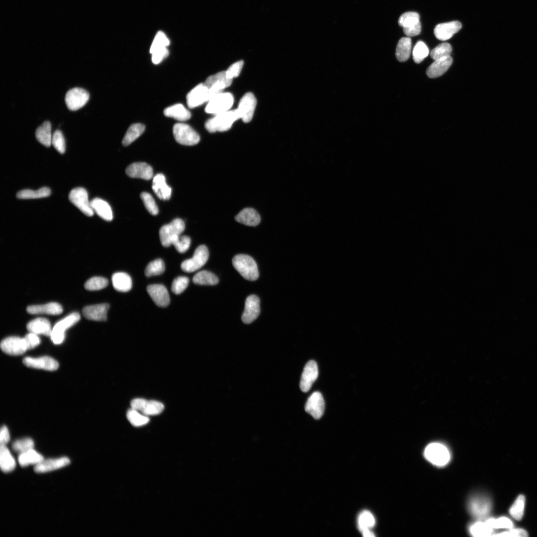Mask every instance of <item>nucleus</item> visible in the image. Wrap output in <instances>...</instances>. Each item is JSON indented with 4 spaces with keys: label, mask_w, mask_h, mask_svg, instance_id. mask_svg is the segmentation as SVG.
<instances>
[{
    "label": "nucleus",
    "mask_w": 537,
    "mask_h": 537,
    "mask_svg": "<svg viewBox=\"0 0 537 537\" xmlns=\"http://www.w3.org/2000/svg\"><path fill=\"white\" fill-rule=\"evenodd\" d=\"M164 114L167 117L181 121L188 120L191 117L189 111L180 103L167 107L164 111Z\"/></svg>",
    "instance_id": "obj_33"
},
{
    "label": "nucleus",
    "mask_w": 537,
    "mask_h": 537,
    "mask_svg": "<svg viewBox=\"0 0 537 537\" xmlns=\"http://www.w3.org/2000/svg\"><path fill=\"white\" fill-rule=\"evenodd\" d=\"M461 27V23L457 20L440 23L435 27L434 33L438 39L445 41L457 33Z\"/></svg>",
    "instance_id": "obj_22"
},
{
    "label": "nucleus",
    "mask_w": 537,
    "mask_h": 537,
    "mask_svg": "<svg viewBox=\"0 0 537 537\" xmlns=\"http://www.w3.org/2000/svg\"><path fill=\"white\" fill-rule=\"evenodd\" d=\"M362 535L365 537H375L374 534L370 531V530H367L363 531L361 532Z\"/></svg>",
    "instance_id": "obj_63"
},
{
    "label": "nucleus",
    "mask_w": 537,
    "mask_h": 537,
    "mask_svg": "<svg viewBox=\"0 0 537 537\" xmlns=\"http://www.w3.org/2000/svg\"><path fill=\"white\" fill-rule=\"evenodd\" d=\"M108 284V281L106 278L100 276H95L86 281L85 287L89 290H98L105 287Z\"/></svg>",
    "instance_id": "obj_49"
},
{
    "label": "nucleus",
    "mask_w": 537,
    "mask_h": 537,
    "mask_svg": "<svg viewBox=\"0 0 537 537\" xmlns=\"http://www.w3.org/2000/svg\"><path fill=\"white\" fill-rule=\"evenodd\" d=\"M127 418L130 423L136 427L146 425L149 421V418L147 416L132 408L127 412Z\"/></svg>",
    "instance_id": "obj_44"
},
{
    "label": "nucleus",
    "mask_w": 537,
    "mask_h": 537,
    "mask_svg": "<svg viewBox=\"0 0 537 537\" xmlns=\"http://www.w3.org/2000/svg\"><path fill=\"white\" fill-rule=\"evenodd\" d=\"M130 404L131 408L146 416L159 414L164 409V405L160 402L142 398L134 399Z\"/></svg>",
    "instance_id": "obj_13"
},
{
    "label": "nucleus",
    "mask_w": 537,
    "mask_h": 537,
    "mask_svg": "<svg viewBox=\"0 0 537 537\" xmlns=\"http://www.w3.org/2000/svg\"><path fill=\"white\" fill-rule=\"evenodd\" d=\"M109 308L107 303H102L85 307L83 313L89 320L104 321L107 319V313Z\"/></svg>",
    "instance_id": "obj_24"
},
{
    "label": "nucleus",
    "mask_w": 537,
    "mask_h": 537,
    "mask_svg": "<svg viewBox=\"0 0 537 537\" xmlns=\"http://www.w3.org/2000/svg\"><path fill=\"white\" fill-rule=\"evenodd\" d=\"M491 503L488 497L481 495H473L468 504L470 513L474 517L482 519L486 517L491 509Z\"/></svg>",
    "instance_id": "obj_9"
},
{
    "label": "nucleus",
    "mask_w": 537,
    "mask_h": 537,
    "mask_svg": "<svg viewBox=\"0 0 537 537\" xmlns=\"http://www.w3.org/2000/svg\"><path fill=\"white\" fill-rule=\"evenodd\" d=\"M27 329L30 332L37 335L50 336L52 328L48 319L45 318H37L27 324Z\"/></svg>",
    "instance_id": "obj_29"
},
{
    "label": "nucleus",
    "mask_w": 537,
    "mask_h": 537,
    "mask_svg": "<svg viewBox=\"0 0 537 537\" xmlns=\"http://www.w3.org/2000/svg\"><path fill=\"white\" fill-rule=\"evenodd\" d=\"M243 64V61L241 60L231 65L226 71L227 77L232 80L238 77L242 70Z\"/></svg>",
    "instance_id": "obj_57"
},
{
    "label": "nucleus",
    "mask_w": 537,
    "mask_h": 537,
    "mask_svg": "<svg viewBox=\"0 0 537 537\" xmlns=\"http://www.w3.org/2000/svg\"><path fill=\"white\" fill-rule=\"evenodd\" d=\"M235 220L239 223L246 225L255 226L260 223L261 217L254 209L246 208L237 215Z\"/></svg>",
    "instance_id": "obj_30"
},
{
    "label": "nucleus",
    "mask_w": 537,
    "mask_h": 537,
    "mask_svg": "<svg viewBox=\"0 0 537 537\" xmlns=\"http://www.w3.org/2000/svg\"><path fill=\"white\" fill-rule=\"evenodd\" d=\"M43 460V456L33 448L20 453L18 457L19 464L22 467L30 464L36 465Z\"/></svg>",
    "instance_id": "obj_35"
},
{
    "label": "nucleus",
    "mask_w": 537,
    "mask_h": 537,
    "mask_svg": "<svg viewBox=\"0 0 537 537\" xmlns=\"http://www.w3.org/2000/svg\"><path fill=\"white\" fill-rule=\"evenodd\" d=\"M0 348L5 354L12 356L22 355L27 350L23 338L17 336L3 339L0 343Z\"/></svg>",
    "instance_id": "obj_15"
},
{
    "label": "nucleus",
    "mask_w": 537,
    "mask_h": 537,
    "mask_svg": "<svg viewBox=\"0 0 537 537\" xmlns=\"http://www.w3.org/2000/svg\"><path fill=\"white\" fill-rule=\"evenodd\" d=\"M112 282L115 289L120 292H127L132 288V279L125 272L114 273L112 276Z\"/></svg>",
    "instance_id": "obj_32"
},
{
    "label": "nucleus",
    "mask_w": 537,
    "mask_h": 537,
    "mask_svg": "<svg viewBox=\"0 0 537 537\" xmlns=\"http://www.w3.org/2000/svg\"><path fill=\"white\" fill-rule=\"evenodd\" d=\"M419 14L413 11L402 14L398 19L399 25L402 27H409L419 22Z\"/></svg>",
    "instance_id": "obj_50"
},
{
    "label": "nucleus",
    "mask_w": 537,
    "mask_h": 537,
    "mask_svg": "<svg viewBox=\"0 0 537 537\" xmlns=\"http://www.w3.org/2000/svg\"><path fill=\"white\" fill-rule=\"evenodd\" d=\"M411 39L409 37H402L398 41L396 48L395 55L400 62L407 61L411 51Z\"/></svg>",
    "instance_id": "obj_36"
},
{
    "label": "nucleus",
    "mask_w": 537,
    "mask_h": 537,
    "mask_svg": "<svg viewBox=\"0 0 537 537\" xmlns=\"http://www.w3.org/2000/svg\"><path fill=\"white\" fill-rule=\"evenodd\" d=\"M152 189L156 195L164 200L170 198L171 188L167 184L165 176L162 174H157L153 179Z\"/></svg>",
    "instance_id": "obj_27"
},
{
    "label": "nucleus",
    "mask_w": 537,
    "mask_h": 537,
    "mask_svg": "<svg viewBox=\"0 0 537 537\" xmlns=\"http://www.w3.org/2000/svg\"><path fill=\"white\" fill-rule=\"evenodd\" d=\"M240 118L237 109L215 115L213 118L208 119L205 123V127L209 132L213 133L216 131H225L228 130L233 123Z\"/></svg>",
    "instance_id": "obj_1"
},
{
    "label": "nucleus",
    "mask_w": 537,
    "mask_h": 537,
    "mask_svg": "<svg viewBox=\"0 0 537 537\" xmlns=\"http://www.w3.org/2000/svg\"><path fill=\"white\" fill-rule=\"evenodd\" d=\"M257 104L256 99L253 93L248 92L241 99L237 110L240 118L245 122H249L252 119Z\"/></svg>",
    "instance_id": "obj_16"
},
{
    "label": "nucleus",
    "mask_w": 537,
    "mask_h": 537,
    "mask_svg": "<svg viewBox=\"0 0 537 537\" xmlns=\"http://www.w3.org/2000/svg\"><path fill=\"white\" fill-rule=\"evenodd\" d=\"M324 409L325 402L321 393L318 391L313 392L306 401L305 411L314 419H319L323 415Z\"/></svg>",
    "instance_id": "obj_18"
},
{
    "label": "nucleus",
    "mask_w": 537,
    "mask_h": 537,
    "mask_svg": "<svg viewBox=\"0 0 537 537\" xmlns=\"http://www.w3.org/2000/svg\"><path fill=\"white\" fill-rule=\"evenodd\" d=\"M429 53L427 45L422 41H418L413 50V58L416 63H421Z\"/></svg>",
    "instance_id": "obj_48"
},
{
    "label": "nucleus",
    "mask_w": 537,
    "mask_h": 537,
    "mask_svg": "<svg viewBox=\"0 0 537 537\" xmlns=\"http://www.w3.org/2000/svg\"><path fill=\"white\" fill-rule=\"evenodd\" d=\"M149 295L159 307H165L170 302V296L166 287L161 284H154L147 287Z\"/></svg>",
    "instance_id": "obj_20"
},
{
    "label": "nucleus",
    "mask_w": 537,
    "mask_h": 537,
    "mask_svg": "<svg viewBox=\"0 0 537 537\" xmlns=\"http://www.w3.org/2000/svg\"><path fill=\"white\" fill-rule=\"evenodd\" d=\"M424 455L426 459L437 466H444L449 461L450 455L448 449L444 445L433 443L426 448Z\"/></svg>",
    "instance_id": "obj_4"
},
{
    "label": "nucleus",
    "mask_w": 537,
    "mask_h": 537,
    "mask_svg": "<svg viewBox=\"0 0 537 537\" xmlns=\"http://www.w3.org/2000/svg\"><path fill=\"white\" fill-rule=\"evenodd\" d=\"M525 497L520 495L514 501L509 509L510 515L516 520H520L524 514Z\"/></svg>",
    "instance_id": "obj_43"
},
{
    "label": "nucleus",
    "mask_w": 537,
    "mask_h": 537,
    "mask_svg": "<svg viewBox=\"0 0 537 537\" xmlns=\"http://www.w3.org/2000/svg\"><path fill=\"white\" fill-rule=\"evenodd\" d=\"M185 224L179 218L173 220L170 223L163 226L159 231L161 243L163 246L168 247L183 232Z\"/></svg>",
    "instance_id": "obj_3"
},
{
    "label": "nucleus",
    "mask_w": 537,
    "mask_h": 537,
    "mask_svg": "<svg viewBox=\"0 0 537 537\" xmlns=\"http://www.w3.org/2000/svg\"><path fill=\"white\" fill-rule=\"evenodd\" d=\"M90 204L93 211L102 219L108 221L112 220V211L106 201L99 198H95L90 201Z\"/></svg>",
    "instance_id": "obj_31"
},
{
    "label": "nucleus",
    "mask_w": 537,
    "mask_h": 537,
    "mask_svg": "<svg viewBox=\"0 0 537 537\" xmlns=\"http://www.w3.org/2000/svg\"><path fill=\"white\" fill-rule=\"evenodd\" d=\"M168 50L167 48L155 51L152 53V61L153 63L155 64L160 63L163 59L168 56Z\"/></svg>",
    "instance_id": "obj_61"
},
{
    "label": "nucleus",
    "mask_w": 537,
    "mask_h": 537,
    "mask_svg": "<svg viewBox=\"0 0 537 537\" xmlns=\"http://www.w3.org/2000/svg\"><path fill=\"white\" fill-rule=\"evenodd\" d=\"M169 44L170 41L165 34L162 32H159L152 43L150 52L152 54L157 50L167 48Z\"/></svg>",
    "instance_id": "obj_53"
},
{
    "label": "nucleus",
    "mask_w": 537,
    "mask_h": 537,
    "mask_svg": "<svg viewBox=\"0 0 537 537\" xmlns=\"http://www.w3.org/2000/svg\"><path fill=\"white\" fill-rule=\"evenodd\" d=\"M452 63V58L450 56L436 60L428 67L426 74L430 78L439 77L447 71Z\"/></svg>",
    "instance_id": "obj_26"
},
{
    "label": "nucleus",
    "mask_w": 537,
    "mask_h": 537,
    "mask_svg": "<svg viewBox=\"0 0 537 537\" xmlns=\"http://www.w3.org/2000/svg\"><path fill=\"white\" fill-rule=\"evenodd\" d=\"M80 319L78 312H73L56 323L52 328L50 337L54 344H61L65 339L66 330L75 325Z\"/></svg>",
    "instance_id": "obj_6"
},
{
    "label": "nucleus",
    "mask_w": 537,
    "mask_h": 537,
    "mask_svg": "<svg viewBox=\"0 0 537 537\" xmlns=\"http://www.w3.org/2000/svg\"><path fill=\"white\" fill-rule=\"evenodd\" d=\"M234 268L246 279L254 281L259 277L256 263L250 256L245 254L235 256L232 259Z\"/></svg>",
    "instance_id": "obj_2"
},
{
    "label": "nucleus",
    "mask_w": 537,
    "mask_h": 537,
    "mask_svg": "<svg viewBox=\"0 0 537 537\" xmlns=\"http://www.w3.org/2000/svg\"><path fill=\"white\" fill-rule=\"evenodd\" d=\"M145 127L141 123L131 125L127 130L122 140V145L127 146L137 139L145 131Z\"/></svg>",
    "instance_id": "obj_38"
},
{
    "label": "nucleus",
    "mask_w": 537,
    "mask_h": 537,
    "mask_svg": "<svg viewBox=\"0 0 537 537\" xmlns=\"http://www.w3.org/2000/svg\"><path fill=\"white\" fill-rule=\"evenodd\" d=\"M10 440V435L7 428L3 425L0 429V445H6Z\"/></svg>",
    "instance_id": "obj_62"
},
{
    "label": "nucleus",
    "mask_w": 537,
    "mask_h": 537,
    "mask_svg": "<svg viewBox=\"0 0 537 537\" xmlns=\"http://www.w3.org/2000/svg\"><path fill=\"white\" fill-rule=\"evenodd\" d=\"M0 465L1 470L8 472L14 469L16 462L6 445H0Z\"/></svg>",
    "instance_id": "obj_34"
},
{
    "label": "nucleus",
    "mask_w": 537,
    "mask_h": 537,
    "mask_svg": "<svg viewBox=\"0 0 537 537\" xmlns=\"http://www.w3.org/2000/svg\"><path fill=\"white\" fill-rule=\"evenodd\" d=\"M89 92L85 90L74 88L68 91L65 99L68 109L75 111L84 106L89 100Z\"/></svg>",
    "instance_id": "obj_12"
},
{
    "label": "nucleus",
    "mask_w": 537,
    "mask_h": 537,
    "mask_svg": "<svg viewBox=\"0 0 537 537\" xmlns=\"http://www.w3.org/2000/svg\"><path fill=\"white\" fill-rule=\"evenodd\" d=\"M51 194V190L43 187L38 190L23 189L17 192L16 196L20 199H33L46 197Z\"/></svg>",
    "instance_id": "obj_39"
},
{
    "label": "nucleus",
    "mask_w": 537,
    "mask_h": 537,
    "mask_svg": "<svg viewBox=\"0 0 537 537\" xmlns=\"http://www.w3.org/2000/svg\"><path fill=\"white\" fill-rule=\"evenodd\" d=\"M173 131L175 139L179 144L192 146L197 144L200 140L199 135L188 124L177 123L174 125Z\"/></svg>",
    "instance_id": "obj_7"
},
{
    "label": "nucleus",
    "mask_w": 537,
    "mask_h": 537,
    "mask_svg": "<svg viewBox=\"0 0 537 537\" xmlns=\"http://www.w3.org/2000/svg\"><path fill=\"white\" fill-rule=\"evenodd\" d=\"M375 520L373 515L368 511L364 510L358 515V528L362 532L363 531L370 530L375 525Z\"/></svg>",
    "instance_id": "obj_42"
},
{
    "label": "nucleus",
    "mask_w": 537,
    "mask_h": 537,
    "mask_svg": "<svg viewBox=\"0 0 537 537\" xmlns=\"http://www.w3.org/2000/svg\"><path fill=\"white\" fill-rule=\"evenodd\" d=\"M486 522L493 529H510L514 526L512 521L506 517H501L497 519L490 518L487 519Z\"/></svg>",
    "instance_id": "obj_46"
},
{
    "label": "nucleus",
    "mask_w": 537,
    "mask_h": 537,
    "mask_svg": "<svg viewBox=\"0 0 537 537\" xmlns=\"http://www.w3.org/2000/svg\"><path fill=\"white\" fill-rule=\"evenodd\" d=\"M260 312V299L255 295L249 296L246 299L245 308L242 315V320L245 324H250L256 320Z\"/></svg>",
    "instance_id": "obj_19"
},
{
    "label": "nucleus",
    "mask_w": 537,
    "mask_h": 537,
    "mask_svg": "<svg viewBox=\"0 0 537 537\" xmlns=\"http://www.w3.org/2000/svg\"><path fill=\"white\" fill-rule=\"evenodd\" d=\"M234 97L229 92H220L212 97L205 107L206 112L217 115L229 110L233 104Z\"/></svg>",
    "instance_id": "obj_5"
},
{
    "label": "nucleus",
    "mask_w": 537,
    "mask_h": 537,
    "mask_svg": "<svg viewBox=\"0 0 537 537\" xmlns=\"http://www.w3.org/2000/svg\"><path fill=\"white\" fill-rule=\"evenodd\" d=\"M52 144L60 153L63 154L65 152L66 148L65 138L60 130H57L53 133Z\"/></svg>",
    "instance_id": "obj_55"
},
{
    "label": "nucleus",
    "mask_w": 537,
    "mask_h": 537,
    "mask_svg": "<svg viewBox=\"0 0 537 537\" xmlns=\"http://www.w3.org/2000/svg\"><path fill=\"white\" fill-rule=\"evenodd\" d=\"M452 47L448 43H442L434 48L430 53L431 58L434 60L450 56Z\"/></svg>",
    "instance_id": "obj_47"
},
{
    "label": "nucleus",
    "mask_w": 537,
    "mask_h": 537,
    "mask_svg": "<svg viewBox=\"0 0 537 537\" xmlns=\"http://www.w3.org/2000/svg\"><path fill=\"white\" fill-rule=\"evenodd\" d=\"M126 173L131 178L148 180L152 178L153 171L151 166L147 163L137 162L130 164L126 168Z\"/></svg>",
    "instance_id": "obj_23"
},
{
    "label": "nucleus",
    "mask_w": 537,
    "mask_h": 537,
    "mask_svg": "<svg viewBox=\"0 0 537 537\" xmlns=\"http://www.w3.org/2000/svg\"><path fill=\"white\" fill-rule=\"evenodd\" d=\"M211 98L208 88L204 84H200L194 87L187 94L186 102L189 108L199 106L208 102Z\"/></svg>",
    "instance_id": "obj_14"
},
{
    "label": "nucleus",
    "mask_w": 537,
    "mask_h": 537,
    "mask_svg": "<svg viewBox=\"0 0 537 537\" xmlns=\"http://www.w3.org/2000/svg\"><path fill=\"white\" fill-rule=\"evenodd\" d=\"M208 257L209 252L207 247L205 245H200L196 249L191 258L182 262L181 268L186 272L195 271L205 265Z\"/></svg>",
    "instance_id": "obj_8"
},
{
    "label": "nucleus",
    "mask_w": 537,
    "mask_h": 537,
    "mask_svg": "<svg viewBox=\"0 0 537 537\" xmlns=\"http://www.w3.org/2000/svg\"><path fill=\"white\" fill-rule=\"evenodd\" d=\"M69 199L86 215L91 216L93 215L94 211L90 201L89 200L88 192L85 188L79 187L73 189L69 193Z\"/></svg>",
    "instance_id": "obj_10"
},
{
    "label": "nucleus",
    "mask_w": 537,
    "mask_h": 537,
    "mask_svg": "<svg viewBox=\"0 0 537 537\" xmlns=\"http://www.w3.org/2000/svg\"><path fill=\"white\" fill-rule=\"evenodd\" d=\"M23 363L27 367L53 371L58 369V362L52 358L43 356L39 358L25 357Z\"/></svg>",
    "instance_id": "obj_21"
},
{
    "label": "nucleus",
    "mask_w": 537,
    "mask_h": 537,
    "mask_svg": "<svg viewBox=\"0 0 537 537\" xmlns=\"http://www.w3.org/2000/svg\"><path fill=\"white\" fill-rule=\"evenodd\" d=\"M318 376V369L316 362L310 360L305 365L300 381V388L302 391L306 392L311 388L313 383Z\"/></svg>",
    "instance_id": "obj_17"
},
{
    "label": "nucleus",
    "mask_w": 537,
    "mask_h": 537,
    "mask_svg": "<svg viewBox=\"0 0 537 537\" xmlns=\"http://www.w3.org/2000/svg\"><path fill=\"white\" fill-rule=\"evenodd\" d=\"M35 136L40 143L46 147L50 146L52 144V135L50 122L45 121L38 127L36 130Z\"/></svg>",
    "instance_id": "obj_37"
},
{
    "label": "nucleus",
    "mask_w": 537,
    "mask_h": 537,
    "mask_svg": "<svg viewBox=\"0 0 537 537\" xmlns=\"http://www.w3.org/2000/svg\"><path fill=\"white\" fill-rule=\"evenodd\" d=\"M27 350L34 349L40 343V339L37 334L30 332L23 338Z\"/></svg>",
    "instance_id": "obj_58"
},
{
    "label": "nucleus",
    "mask_w": 537,
    "mask_h": 537,
    "mask_svg": "<svg viewBox=\"0 0 537 537\" xmlns=\"http://www.w3.org/2000/svg\"><path fill=\"white\" fill-rule=\"evenodd\" d=\"M189 283V279L186 276H179L173 280L171 289L173 292L176 294L181 293L187 287Z\"/></svg>",
    "instance_id": "obj_54"
},
{
    "label": "nucleus",
    "mask_w": 537,
    "mask_h": 537,
    "mask_svg": "<svg viewBox=\"0 0 537 537\" xmlns=\"http://www.w3.org/2000/svg\"><path fill=\"white\" fill-rule=\"evenodd\" d=\"M192 281L196 284L213 285L217 284L219 280L213 273L207 270H202L194 275Z\"/></svg>",
    "instance_id": "obj_40"
},
{
    "label": "nucleus",
    "mask_w": 537,
    "mask_h": 537,
    "mask_svg": "<svg viewBox=\"0 0 537 537\" xmlns=\"http://www.w3.org/2000/svg\"><path fill=\"white\" fill-rule=\"evenodd\" d=\"M190 239L189 237L183 235L179 236L173 242V245L177 251L180 253L185 252L189 248Z\"/></svg>",
    "instance_id": "obj_56"
},
{
    "label": "nucleus",
    "mask_w": 537,
    "mask_h": 537,
    "mask_svg": "<svg viewBox=\"0 0 537 537\" xmlns=\"http://www.w3.org/2000/svg\"><path fill=\"white\" fill-rule=\"evenodd\" d=\"M140 197L148 211L153 215H157L159 212L158 206L152 196L149 193L143 192L141 193Z\"/></svg>",
    "instance_id": "obj_52"
},
{
    "label": "nucleus",
    "mask_w": 537,
    "mask_h": 537,
    "mask_svg": "<svg viewBox=\"0 0 537 537\" xmlns=\"http://www.w3.org/2000/svg\"><path fill=\"white\" fill-rule=\"evenodd\" d=\"M165 269V266L163 261L158 259L148 264L145 268V274L147 277L160 275L164 272Z\"/></svg>",
    "instance_id": "obj_45"
},
{
    "label": "nucleus",
    "mask_w": 537,
    "mask_h": 537,
    "mask_svg": "<svg viewBox=\"0 0 537 537\" xmlns=\"http://www.w3.org/2000/svg\"><path fill=\"white\" fill-rule=\"evenodd\" d=\"M34 446V443L33 440L31 438H26L15 441L12 443V448L14 451L20 453L33 448Z\"/></svg>",
    "instance_id": "obj_51"
},
{
    "label": "nucleus",
    "mask_w": 537,
    "mask_h": 537,
    "mask_svg": "<svg viewBox=\"0 0 537 537\" xmlns=\"http://www.w3.org/2000/svg\"><path fill=\"white\" fill-rule=\"evenodd\" d=\"M232 79L229 78L226 71H222L208 77L204 84L208 88L211 98L215 95L223 92L225 88L229 87L232 82Z\"/></svg>",
    "instance_id": "obj_11"
},
{
    "label": "nucleus",
    "mask_w": 537,
    "mask_h": 537,
    "mask_svg": "<svg viewBox=\"0 0 537 537\" xmlns=\"http://www.w3.org/2000/svg\"><path fill=\"white\" fill-rule=\"evenodd\" d=\"M27 312L31 314H46L59 315L63 312L61 305L57 302H50L42 305H35L27 307Z\"/></svg>",
    "instance_id": "obj_28"
},
{
    "label": "nucleus",
    "mask_w": 537,
    "mask_h": 537,
    "mask_svg": "<svg viewBox=\"0 0 537 537\" xmlns=\"http://www.w3.org/2000/svg\"><path fill=\"white\" fill-rule=\"evenodd\" d=\"M493 530L486 521H478L470 527L469 532L474 537H487L492 534Z\"/></svg>",
    "instance_id": "obj_41"
},
{
    "label": "nucleus",
    "mask_w": 537,
    "mask_h": 537,
    "mask_svg": "<svg viewBox=\"0 0 537 537\" xmlns=\"http://www.w3.org/2000/svg\"><path fill=\"white\" fill-rule=\"evenodd\" d=\"M404 34L408 37H412L420 34L421 31V24L419 21L409 27H403Z\"/></svg>",
    "instance_id": "obj_60"
},
{
    "label": "nucleus",
    "mask_w": 537,
    "mask_h": 537,
    "mask_svg": "<svg viewBox=\"0 0 537 537\" xmlns=\"http://www.w3.org/2000/svg\"><path fill=\"white\" fill-rule=\"evenodd\" d=\"M70 463V460L67 457L44 459L35 466L34 470L37 473H45L62 468Z\"/></svg>",
    "instance_id": "obj_25"
},
{
    "label": "nucleus",
    "mask_w": 537,
    "mask_h": 537,
    "mask_svg": "<svg viewBox=\"0 0 537 537\" xmlns=\"http://www.w3.org/2000/svg\"><path fill=\"white\" fill-rule=\"evenodd\" d=\"M494 536H500V537H526L528 536V533L524 529H510L507 531H505L500 533L499 534L493 535Z\"/></svg>",
    "instance_id": "obj_59"
}]
</instances>
